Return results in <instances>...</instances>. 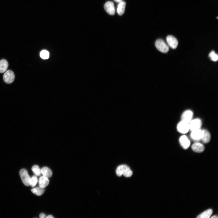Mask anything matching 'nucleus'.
Masks as SVG:
<instances>
[{"label": "nucleus", "instance_id": "21", "mask_svg": "<svg viewBox=\"0 0 218 218\" xmlns=\"http://www.w3.org/2000/svg\"><path fill=\"white\" fill-rule=\"evenodd\" d=\"M209 57L211 60L214 62H216L218 60V55L214 51H212L209 53Z\"/></svg>", "mask_w": 218, "mask_h": 218}, {"label": "nucleus", "instance_id": "17", "mask_svg": "<svg viewBox=\"0 0 218 218\" xmlns=\"http://www.w3.org/2000/svg\"><path fill=\"white\" fill-rule=\"evenodd\" d=\"M213 213L212 209L208 210L197 217V218H209Z\"/></svg>", "mask_w": 218, "mask_h": 218}, {"label": "nucleus", "instance_id": "3", "mask_svg": "<svg viewBox=\"0 0 218 218\" xmlns=\"http://www.w3.org/2000/svg\"><path fill=\"white\" fill-rule=\"evenodd\" d=\"M15 76L14 73L10 70L6 71L4 73L3 79L5 83L10 84L12 83L14 81Z\"/></svg>", "mask_w": 218, "mask_h": 218}, {"label": "nucleus", "instance_id": "4", "mask_svg": "<svg viewBox=\"0 0 218 218\" xmlns=\"http://www.w3.org/2000/svg\"><path fill=\"white\" fill-rule=\"evenodd\" d=\"M177 130L180 133L185 134L189 130V123L181 121L177 125Z\"/></svg>", "mask_w": 218, "mask_h": 218}, {"label": "nucleus", "instance_id": "19", "mask_svg": "<svg viewBox=\"0 0 218 218\" xmlns=\"http://www.w3.org/2000/svg\"><path fill=\"white\" fill-rule=\"evenodd\" d=\"M128 167V166L125 165L119 166L117 169L116 173L117 175L119 176H121Z\"/></svg>", "mask_w": 218, "mask_h": 218}, {"label": "nucleus", "instance_id": "6", "mask_svg": "<svg viewBox=\"0 0 218 218\" xmlns=\"http://www.w3.org/2000/svg\"><path fill=\"white\" fill-rule=\"evenodd\" d=\"M202 136V131L200 129L192 131L190 137L192 139L196 141L201 140Z\"/></svg>", "mask_w": 218, "mask_h": 218}, {"label": "nucleus", "instance_id": "18", "mask_svg": "<svg viewBox=\"0 0 218 218\" xmlns=\"http://www.w3.org/2000/svg\"><path fill=\"white\" fill-rule=\"evenodd\" d=\"M32 192L34 194L38 196L42 195L45 192L44 188L40 187L32 189Z\"/></svg>", "mask_w": 218, "mask_h": 218}, {"label": "nucleus", "instance_id": "20", "mask_svg": "<svg viewBox=\"0 0 218 218\" xmlns=\"http://www.w3.org/2000/svg\"><path fill=\"white\" fill-rule=\"evenodd\" d=\"M32 171L36 175L39 176L40 175L41 172V169L37 165L34 166L32 168Z\"/></svg>", "mask_w": 218, "mask_h": 218}, {"label": "nucleus", "instance_id": "14", "mask_svg": "<svg viewBox=\"0 0 218 218\" xmlns=\"http://www.w3.org/2000/svg\"><path fill=\"white\" fill-rule=\"evenodd\" d=\"M9 66L8 61L3 59L0 61V73H3L6 71Z\"/></svg>", "mask_w": 218, "mask_h": 218}, {"label": "nucleus", "instance_id": "5", "mask_svg": "<svg viewBox=\"0 0 218 218\" xmlns=\"http://www.w3.org/2000/svg\"><path fill=\"white\" fill-rule=\"evenodd\" d=\"M202 125L201 120L197 119L191 120L189 123V130L192 131L200 129Z\"/></svg>", "mask_w": 218, "mask_h": 218}, {"label": "nucleus", "instance_id": "8", "mask_svg": "<svg viewBox=\"0 0 218 218\" xmlns=\"http://www.w3.org/2000/svg\"><path fill=\"white\" fill-rule=\"evenodd\" d=\"M166 41L169 46L173 49H175L178 46V40L172 36H168L166 38Z\"/></svg>", "mask_w": 218, "mask_h": 218}, {"label": "nucleus", "instance_id": "13", "mask_svg": "<svg viewBox=\"0 0 218 218\" xmlns=\"http://www.w3.org/2000/svg\"><path fill=\"white\" fill-rule=\"evenodd\" d=\"M202 131V136L201 140L203 143H207L210 140V133L206 130H203Z\"/></svg>", "mask_w": 218, "mask_h": 218}, {"label": "nucleus", "instance_id": "16", "mask_svg": "<svg viewBox=\"0 0 218 218\" xmlns=\"http://www.w3.org/2000/svg\"><path fill=\"white\" fill-rule=\"evenodd\" d=\"M41 172L43 176L46 177L48 178H51L52 175L51 170L47 167H44L41 169Z\"/></svg>", "mask_w": 218, "mask_h": 218}, {"label": "nucleus", "instance_id": "12", "mask_svg": "<svg viewBox=\"0 0 218 218\" xmlns=\"http://www.w3.org/2000/svg\"><path fill=\"white\" fill-rule=\"evenodd\" d=\"M49 182L48 178L43 176L41 177L39 181V186L44 188L49 185Z\"/></svg>", "mask_w": 218, "mask_h": 218}, {"label": "nucleus", "instance_id": "24", "mask_svg": "<svg viewBox=\"0 0 218 218\" xmlns=\"http://www.w3.org/2000/svg\"><path fill=\"white\" fill-rule=\"evenodd\" d=\"M124 176L126 177H131L132 175V172L131 170L128 167L127 168L126 170L123 174Z\"/></svg>", "mask_w": 218, "mask_h": 218}, {"label": "nucleus", "instance_id": "28", "mask_svg": "<svg viewBox=\"0 0 218 218\" xmlns=\"http://www.w3.org/2000/svg\"><path fill=\"white\" fill-rule=\"evenodd\" d=\"M211 218H218V217L217 216L214 215V216L212 217Z\"/></svg>", "mask_w": 218, "mask_h": 218}, {"label": "nucleus", "instance_id": "23", "mask_svg": "<svg viewBox=\"0 0 218 218\" xmlns=\"http://www.w3.org/2000/svg\"><path fill=\"white\" fill-rule=\"evenodd\" d=\"M38 182L37 177L35 176H33L31 179L30 186L32 187H35Z\"/></svg>", "mask_w": 218, "mask_h": 218}, {"label": "nucleus", "instance_id": "29", "mask_svg": "<svg viewBox=\"0 0 218 218\" xmlns=\"http://www.w3.org/2000/svg\"><path fill=\"white\" fill-rule=\"evenodd\" d=\"M217 19H218V17H217Z\"/></svg>", "mask_w": 218, "mask_h": 218}, {"label": "nucleus", "instance_id": "10", "mask_svg": "<svg viewBox=\"0 0 218 218\" xmlns=\"http://www.w3.org/2000/svg\"><path fill=\"white\" fill-rule=\"evenodd\" d=\"M179 142L182 147L185 149H187L190 145V141L185 135L182 136L180 137Z\"/></svg>", "mask_w": 218, "mask_h": 218}, {"label": "nucleus", "instance_id": "1", "mask_svg": "<svg viewBox=\"0 0 218 218\" xmlns=\"http://www.w3.org/2000/svg\"><path fill=\"white\" fill-rule=\"evenodd\" d=\"M19 175L24 184L26 186H30L31 178L27 170L25 169H21L20 171Z\"/></svg>", "mask_w": 218, "mask_h": 218}, {"label": "nucleus", "instance_id": "11", "mask_svg": "<svg viewBox=\"0 0 218 218\" xmlns=\"http://www.w3.org/2000/svg\"><path fill=\"white\" fill-rule=\"evenodd\" d=\"M193 150L197 153H201L204 151L205 149L204 145L199 142H196L193 144L192 147Z\"/></svg>", "mask_w": 218, "mask_h": 218}, {"label": "nucleus", "instance_id": "26", "mask_svg": "<svg viewBox=\"0 0 218 218\" xmlns=\"http://www.w3.org/2000/svg\"><path fill=\"white\" fill-rule=\"evenodd\" d=\"M115 2L119 3L122 1V0H114Z\"/></svg>", "mask_w": 218, "mask_h": 218}, {"label": "nucleus", "instance_id": "27", "mask_svg": "<svg viewBox=\"0 0 218 218\" xmlns=\"http://www.w3.org/2000/svg\"><path fill=\"white\" fill-rule=\"evenodd\" d=\"M46 218H54V217L52 216L51 215H49L47 217H46Z\"/></svg>", "mask_w": 218, "mask_h": 218}, {"label": "nucleus", "instance_id": "22", "mask_svg": "<svg viewBox=\"0 0 218 218\" xmlns=\"http://www.w3.org/2000/svg\"><path fill=\"white\" fill-rule=\"evenodd\" d=\"M40 56L43 59H47L49 58V53L46 50H43L41 52Z\"/></svg>", "mask_w": 218, "mask_h": 218}, {"label": "nucleus", "instance_id": "15", "mask_svg": "<svg viewBox=\"0 0 218 218\" xmlns=\"http://www.w3.org/2000/svg\"><path fill=\"white\" fill-rule=\"evenodd\" d=\"M126 6V3L121 1L119 3L117 8V12L119 15L121 16L124 13Z\"/></svg>", "mask_w": 218, "mask_h": 218}, {"label": "nucleus", "instance_id": "7", "mask_svg": "<svg viewBox=\"0 0 218 218\" xmlns=\"http://www.w3.org/2000/svg\"><path fill=\"white\" fill-rule=\"evenodd\" d=\"M106 12L111 15H114L115 12V8L114 3L111 1L106 2L104 6Z\"/></svg>", "mask_w": 218, "mask_h": 218}, {"label": "nucleus", "instance_id": "25", "mask_svg": "<svg viewBox=\"0 0 218 218\" xmlns=\"http://www.w3.org/2000/svg\"><path fill=\"white\" fill-rule=\"evenodd\" d=\"M46 215L43 213H41L39 215V217L40 218H46Z\"/></svg>", "mask_w": 218, "mask_h": 218}, {"label": "nucleus", "instance_id": "2", "mask_svg": "<svg viewBox=\"0 0 218 218\" xmlns=\"http://www.w3.org/2000/svg\"><path fill=\"white\" fill-rule=\"evenodd\" d=\"M156 47L160 52L164 53L168 52L169 51V47L166 43L161 39L157 40L155 43Z\"/></svg>", "mask_w": 218, "mask_h": 218}, {"label": "nucleus", "instance_id": "9", "mask_svg": "<svg viewBox=\"0 0 218 218\" xmlns=\"http://www.w3.org/2000/svg\"><path fill=\"white\" fill-rule=\"evenodd\" d=\"M193 113L190 110H187L182 114L181 116V121L188 123L192 120L193 117Z\"/></svg>", "mask_w": 218, "mask_h": 218}]
</instances>
